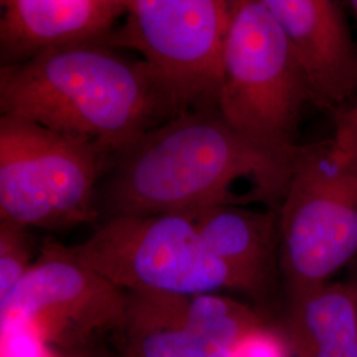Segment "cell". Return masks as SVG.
I'll return each mask as SVG.
<instances>
[{"label": "cell", "mask_w": 357, "mask_h": 357, "mask_svg": "<svg viewBox=\"0 0 357 357\" xmlns=\"http://www.w3.org/2000/svg\"><path fill=\"white\" fill-rule=\"evenodd\" d=\"M1 66L45 52L105 43L128 13L126 0H1Z\"/></svg>", "instance_id": "obj_11"}, {"label": "cell", "mask_w": 357, "mask_h": 357, "mask_svg": "<svg viewBox=\"0 0 357 357\" xmlns=\"http://www.w3.org/2000/svg\"><path fill=\"white\" fill-rule=\"evenodd\" d=\"M56 357H106L103 354L100 345L91 347V348H84L77 351H69V352H59Z\"/></svg>", "instance_id": "obj_17"}, {"label": "cell", "mask_w": 357, "mask_h": 357, "mask_svg": "<svg viewBox=\"0 0 357 357\" xmlns=\"http://www.w3.org/2000/svg\"><path fill=\"white\" fill-rule=\"evenodd\" d=\"M308 103L305 78L274 15L264 0H236L218 112L257 146L291 153Z\"/></svg>", "instance_id": "obj_6"}, {"label": "cell", "mask_w": 357, "mask_h": 357, "mask_svg": "<svg viewBox=\"0 0 357 357\" xmlns=\"http://www.w3.org/2000/svg\"><path fill=\"white\" fill-rule=\"evenodd\" d=\"M231 357H295V352L280 321L268 319L243 336Z\"/></svg>", "instance_id": "obj_15"}, {"label": "cell", "mask_w": 357, "mask_h": 357, "mask_svg": "<svg viewBox=\"0 0 357 357\" xmlns=\"http://www.w3.org/2000/svg\"><path fill=\"white\" fill-rule=\"evenodd\" d=\"M126 311L128 291L47 238L24 278L0 302V328L1 335L28 332L54 354L69 352L119 335Z\"/></svg>", "instance_id": "obj_8"}, {"label": "cell", "mask_w": 357, "mask_h": 357, "mask_svg": "<svg viewBox=\"0 0 357 357\" xmlns=\"http://www.w3.org/2000/svg\"><path fill=\"white\" fill-rule=\"evenodd\" d=\"M280 324L295 357H357V296L348 280L287 298Z\"/></svg>", "instance_id": "obj_13"}, {"label": "cell", "mask_w": 357, "mask_h": 357, "mask_svg": "<svg viewBox=\"0 0 357 357\" xmlns=\"http://www.w3.org/2000/svg\"><path fill=\"white\" fill-rule=\"evenodd\" d=\"M266 317L220 294L128 293L119 357H231Z\"/></svg>", "instance_id": "obj_9"}, {"label": "cell", "mask_w": 357, "mask_h": 357, "mask_svg": "<svg viewBox=\"0 0 357 357\" xmlns=\"http://www.w3.org/2000/svg\"><path fill=\"white\" fill-rule=\"evenodd\" d=\"M291 159L293 153H273L245 138L218 109L187 112L110 156L98 188L100 217L249 206L238 191L241 185L257 204L278 211L289 187Z\"/></svg>", "instance_id": "obj_1"}, {"label": "cell", "mask_w": 357, "mask_h": 357, "mask_svg": "<svg viewBox=\"0 0 357 357\" xmlns=\"http://www.w3.org/2000/svg\"><path fill=\"white\" fill-rule=\"evenodd\" d=\"M28 228L0 221V302L24 278L36 261Z\"/></svg>", "instance_id": "obj_14"}, {"label": "cell", "mask_w": 357, "mask_h": 357, "mask_svg": "<svg viewBox=\"0 0 357 357\" xmlns=\"http://www.w3.org/2000/svg\"><path fill=\"white\" fill-rule=\"evenodd\" d=\"M347 8L349 10V13H351L352 16H354V19H355V23H356L357 28V0H351V1H347Z\"/></svg>", "instance_id": "obj_18"}, {"label": "cell", "mask_w": 357, "mask_h": 357, "mask_svg": "<svg viewBox=\"0 0 357 357\" xmlns=\"http://www.w3.org/2000/svg\"><path fill=\"white\" fill-rule=\"evenodd\" d=\"M112 153L31 121L0 116V221L57 230L100 218Z\"/></svg>", "instance_id": "obj_5"}, {"label": "cell", "mask_w": 357, "mask_h": 357, "mask_svg": "<svg viewBox=\"0 0 357 357\" xmlns=\"http://www.w3.org/2000/svg\"><path fill=\"white\" fill-rule=\"evenodd\" d=\"M348 281L352 284V287H354V290H355L357 296V266L354 268V271L351 273V277L348 278Z\"/></svg>", "instance_id": "obj_19"}, {"label": "cell", "mask_w": 357, "mask_h": 357, "mask_svg": "<svg viewBox=\"0 0 357 357\" xmlns=\"http://www.w3.org/2000/svg\"><path fill=\"white\" fill-rule=\"evenodd\" d=\"M0 112L91 142L112 155L180 115L146 61L105 43L1 66Z\"/></svg>", "instance_id": "obj_2"}, {"label": "cell", "mask_w": 357, "mask_h": 357, "mask_svg": "<svg viewBox=\"0 0 357 357\" xmlns=\"http://www.w3.org/2000/svg\"><path fill=\"white\" fill-rule=\"evenodd\" d=\"M333 138L357 156V101L333 114Z\"/></svg>", "instance_id": "obj_16"}, {"label": "cell", "mask_w": 357, "mask_h": 357, "mask_svg": "<svg viewBox=\"0 0 357 357\" xmlns=\"http://www.w3.org/2000/svg\"><path fill=\"white\" fill-rule=\"evenodd\" d=\"M278 212L287 298L333 281L357 259V156L333 137L298 144Z\"/></svg>", "instance_id": "obj_4"}, {"label": "cell", "mask_w": 357, "mask_h": 357, "mask_svg": "<svg viewBox=\"0 0 357 357\" xmlns=\"http://www.w3.org/2000/svg\"><path fill=\"white\" fill-rule=\"evenodd\" d=\"M188 215L217 258L271 286L280 265L277 211L222 204L205 206Z\"/></svg>", "instance_id": "obj_12"}, {"label": "cell", "mask_w": 357, "mask_h": 357, "mask_svg": "<svg viewBox=\"0 0 357 357\" xmlns=\"http://www.w3.org/2000/svg\"><path fill=\"white\" fill-rule=\"evenodd\" d=\"M280 23L305 78L310 101L333 114L357 91V44L347 3L264 0Z\"/></svg>", "instance_id": "obj_10"}, {"label": "cell", "mask_w": 357, "mask_h": 357, "mask_svg": "<svg viewBox=\"0 0 357 357\" xmlns=\"http://www.w3.org/2000/svg\"><path fill=\"white\" fill-rule=\"evenodd\" d=\"M128 13L105 44L138 52L178 114L213 110L236 0H126Z\"/></svg>", "instance_id": "obj_7"}, {"label": "cell", "mask_w": 357, "mask_h": 357, "mask_svg": "<svg viewBox=\"0 0 357 357\" xmlns=\"http://www.w3.org/2000/svg\"><path fill=\"white\" fill-rule=\"evenodd\" d=\"M68 249L79 264L128 293L234 290L262 303L270 291L265 283L217 258L188 213L112 217L86 241Z\"/></svg>", "instance_id": "obj_3"}]
</instances>
